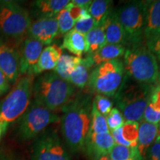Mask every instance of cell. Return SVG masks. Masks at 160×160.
<instances>
[{"instance_id":"cell-1","label":"cell","mask_w":160,"mask_h":160,"mask_svg":"<svg viewBox=\"0 0 160 160\" xmlns=\"http://www.w3.org/2000/svg\"><path fill=\"white\" fill-rule=\"evenodd\" d=\"M92 103L91 94H77L62 111L60 118L62 134L73 153L84 150L91 127Z\"/></svg>"},{"instance_id":"cell-2","label":"cell","mask_w":160,"mask_h":160,"mask_svg":"<svg viewBox=\"0 0 160 160\" xmlns=\"http://www.w3.org/2000/svg\"><path fill=\"white\" fill-rule=\"evenodd\" d=\"M76 95L74 86L54 71L43 73L33 82V101L55 113L62 111Z\"/></svg>"},{"instance_id":"cell-3","label":"cell","mask_w":160,"mask_h":160,"mask_svg":"<svg viewBox=\"0 0 160 160\" xmlns=\"http://www.w3.org/2000/svg\"><path fill=\"white\" fill-rule=\"evenodd\" d=\"M128 45L122 61L125 76L137 82L157 85L159 62L148 48L145 40Z\"/></svg>"},{"instance_id":"cell-4","label":"cell","mask_w":160,"mask_h":160,"mask_svg":"<svg viewBox=\"0 0 160 160\" xmlns=\"http://www.w3.org/2000/svg\"><path fill=\"white\" fill-rule=\"evenodd\" d=\"M153 86L137 82L125 76L114 98L117 108L125 122L140 123L143 121L144 112L149 103Z\"/></svg>"},{"instance_id":"cell-5","label":"cell","mask_w":160,"mask_h":160,"mask_svg":"<svg viewBox=\"0 0 160 160\" xmlns=\"http://www.w3.org/2000/svg\"><path fill=\"white\" fill-rule=\"evenodd\" d=\"M34 76L20 77L14 87L0 102V126L4 135L11 123L19 119L31 104Z\"/></svg>"},{"instance_id":"cell-6","label":"cell","mask_w":160,"mask_h":160,"mask_svg":"<svg viewBox=\"0 0 160 160\" xmlns=\"http://www.w3.org/2000/svg\"><path fill=\"white\" fill-rule=\"evenodd\" d=\"M32 22L28 10L13 1H0V33L13 46L20 45L28 37Z\"/></svg>"},{"instance_id":"cell-7","label":"cell","mask_w":160,"mask_h":160,"mask_svg":"<svg viewBox=\"0 0 160 160\" xmlns=\"http://www.w3.org/2000/svg\"><path fill=\"white\" fill-rule=\"evenodd\" d=\"M125 68L119 59L106 62L92 70L87 88L89 93L114 97L125 78Z\"/></svg>"},{"instance_id":"cell-8","label":"cell","mask_w":160,"mask_h":160,"mask_svg":"<svg viewBox=\"0 0 160 160\" xmlns=\"http://www.w3.org/2000/svg\"><path fill=\"white\" fill-rule=\"evenodd\" d=\"M60 121L55 112L33 101L25 113L19 119L17 135L19 140L26 142L39 137L51 124Z\"/></svg>"},{"instance_id":"cell-9","label":"cell","mask_w":160,"mask_h":160,"mask_svg":"<svg viewBox=\"0 0 160 160\" xmlns=\"http://www.w3.org/2000/svg\"><path fill=\"white\" fill-rule=\"evenodd\" d=\"M147 1H133L122 5L116 11L118 19L127 36L128 42L144 41Z\"/></svg>"},{"instance_id":"cell-10","label":"cell","mask_w":160,"mask_h":160,"mask_svg":"<svg viewBox=\"0 0 160 160\" xmlns=\"http://www.w3.org/2000/svg\"><path fill=\"white\" fill-rule=\"evenodd\" d=\"M32 160H71L55 131H45L33 143Z\"/></svg>"},{"instance_id":"cell-11","label":"cell","mask_w":160,"mask_h":160,"mask_svg":"<svg viewBox=\"0 0 160 160\" xmlns=\"http://www.w3.org/2000/svg\"><path fill=\"white\" fill-rule=\"evenodd\" d=\"M0 69L10 84H15L20 78L19 51L2 39H0Z\"/></svg>"},{"instance_id":"cell-12","label":"cell","mask_w":160,"mask_h":160,"mask_svg":"<svg viewBox=\"0 0 160 160\" xmlns=\"http://www.w3.org/2000/svg\"><path fill=\"white\" fill-rule=\"evenodd\" d=\"M19 46L20 74L33 76V68L43 51V45L37 40L27 37Z\"/></svg>"},{"instance_id":"cell-13","label":"cell","mask_w":160,"mask_h":160,"mask_svg":"<svg viewBox=\"0 0 160 160\" xmlns=\"http://www.w3.org/2000/svg\"><path fill=\"white\" fill-rule=\"evenodd\" d=\"M59 34L57 18L39 19L32 22L28 31V37L33 38L43 45H51Z\"/></svg>"},{"instance_id":"cell-14","label":"cell","mask_w":160,"mask_h":160,"mask_svg":"<svg viewBox=\"0 0 160 160\" xmlns=\"http://www.w3.org/2000/svg\"><path fill=\"white\" fill-rule=\"evenodd\" d=\"M115 145L111 133L97 134L89 131L86 138L84 150L90 157L93 158L102 155H108Z\"/></svg>"},{"instance_id":"cell-15","label":"cell","mask_w":160,"mask_h":160,"mask_svg":"<svg viewBox=\"0 0 160 160\" xmlns=\"http://www.w3.org/2000/svg\"><path fill=\"white\" fill-rule=\"evenodd\" d=\"M160 34V0L147 1L144 39L151 41Z\"/></svg>"},{"instance_id":"cell-16","label":"cell","mask_w":160,"mask_h":160,"mask_svg":"<svg viewBox=\"0 0 160 160\" xmlns=\"http://www.w3.org/2000/svg\"><path fill=\"white\" fill-rule=\"evenodd\" d=\"M107 44L128 45L127 36L118 19L116 11H112L102 25Z\"/></svg>"},{"instance_id":"cell-17","label":"cell","mask_w":160,"mask_h":160,"mask_svg":"<svg viewBox=\"0 0 160 160\" xmlns=\"http://www.w3.org/2000/svg\"><path fill=\"white\" fill-rule=\"evenodd\" d=\"M69 2V0H37L33 3L32 13L37 19L56 18Z\"/></svg>"},{"instance_id":"cell-18","label":"cell","mask_w":160,"mask_h":160,"mask_svg":"<svg viewBox=\"0 0 160 160\" xmlns=\"http://www.w3.org/2000/svg\"><path fill=\"white\" fill-rule=\"evenodd\" d=\"M62 48L57 45L47 46L42 51L33 71V75H39L45 71L54 70L59 57L62 54Z\"/></svg>"},{"instance_id":"cell-19","label":"cell","mask_w":160,"mask_h":160,"mask_svg":"<svg viewBox=\"0 0 160 160\" xmlns=\"http://www.w3.org/2000/svg\"><path fill=\"white\" fill-rule=\"evenodd\" d=\"M139 123L135 122H125L119 128L111 131L115 144L127 147H137Z\"/></svg>"},{"instance_id":"cell-20","label":"cell","mask_w":160,"mask_h":160,"mask_svg":"<svg viewBox=\"0 0 160 160\" xmlns=\"http://www.w3.org/2000/svg\"><path fill=\"white\" fill-rule=\"evenodd\" d=\"M159 134V125L148 123L142 121L139 123L138 133L137 149L142 159L145 157L146 152Z\"/></svg>"},{"instance_id":"cell-21","label":"cell","mask_w":160,"mask_h":160,"mask_svg":"<svg viewBox=\"0 0 160 160\" xmlns=\"http://www.w3.org/2000/svg\"><path fill=\"white\" fill-rule=\"evenodd\" d=\"M93 68H94V65L89 55L84 59L82 58L79 63L71 72L68 82L74 86L76 88L84 89L87 87Z\"/></svg>"},{"instance_id":"cell-22","label":"cell","mask_w":160,"mask_h":160,"mask_svg":"<svg viewBox=\"0 0 160 160\" xmlns=\"http://www.w3.org/2000/svg\"><path fill=\"white\" fill-rule=\"evenodd\" d=\"M62 49L67 50L76 57L82 58L84 53H87L85 36L72 29L64 35Z\"/></svg>"},{"instance_id":"cell-23","label":"cell","mask_w":160,"mask_h":160,"mask_svg":"<svg viewBox=\"0 0 160 160\" xmlns=\"http://www.w3.org/2000/svg\"><path fill=\"white\" fill-rule=\"evenodd\" d=\"M125 46L120 45H113V44H106L101 49L93 53L88 54L91 57L93 61L94 67L101 65L106 62L119 59V57H122L125 53Z\"/></svg>"},{"instance_id":"cell-24","label":"cell","mask_w":160,"mask_h":160,"mask_svg":"<svg viewBox=\"0 0 160 160\" xmlns=\"http://www.w3.org/2000/svg\"><path fill=\"white\" fill-rule=\"evenodd\" d=\"M113 1L111 0H94L92 1L88 11L94 20L96 25L101 26L112 12Z\"/></svg>"},{"instance_id":"cell-25","label":"cell","mask_w":160,"mask_h":160,"mask_svg":"<svg viewBox=\"0 0 160 160\" xmlns=\"http://www.w3.org/2000/svg\"><path fill=\"white\" fill-rule=\"evenodd\" d=\"M81 59L82 58L80 57H73L68 53H62L58 60L54 72L60 78L68 82L71 72L79 63Z\"/></svg>"},{"instance_id":"cell-26","label":"cell","mask_w":160,"mask_h":160,"mask_svg":"<svg viewBox=\"0 0 160 160\" xmlns=\"http://www.w3.org/2000/svg\"><path fill=\"white\" fill-rule=\"evenodd\" d=\"M87 53L93 54L107 44L102 25L97 26L85 35Z\"/></svg>"},{"instance_id":"cell-27","label":"cell","mask_w":160,"mask_h":160,"mask_svg":"<svg viewBox=\"0 0 160 160\" xmlns=\"http://www.w3.org/2000/svg\"><path fill=\"white\" fill-rule=\"evenodd\" d=\"M108 157L111 160H131L142 159L137 147H127L115 144L110 151Z\"/></svg>"},{"instance_id":"cell-28","label":"cell","mask_w":160,"mask_h":160,"mask_svg":"<svg viewBox=\"0 0 160 160\" xmlns=\"http://www.w3.org/2000/svg\"><path fill=\"white\" fill-rule=\"evenodd\" d=\"M97 134H105L111 133L108 126L106 117H104L97 111L94 103H92L91 122L90 131Z\"/></svg>"},{"instance_id":"cell-29","label":"cell","mask_w":160,"mask_h":160,"mask_svg":"<svg viewBox=\"0 0 160 160\" xmlns=\"http://www.w3.org/2000/svg\"><path fill=\"white\" fill-rule=\"evenodd\" d=\"M56 18H57L58 25H59V34L65 35L68 32L73 29L76 21L65 8L58 13Z\"/></svg>"},{"instance_id":"cell-30","label":"cell","mask_w":160,"mask_h":160,"mask_svg":"<svg viewBox=\"0 0 160 160\" xmlns=\"http://www.w3.org/2000/svg\"><path fill=\"white\" fill-rule=\"evenodd\" d=\"M106 121L110 132L122 127L125 122L122 113L117 108H113L109 114L106 117Z\"/></svg>"},{"instance_id":"cell-31","label":"cell","mask_w":160,"mask_h":160,"mask_svg":"<svg viewBox=\"0 0 160 160\" xmlns=\"http://www.w3.org/2000/svg\"><path fill=\"white\" fill-rule=\"evenodd\" d=\"M93 102L97 111L104 117H107L113 109V102L108 97L102 95H95Z\"/></svg>"},{"instance_id":"cell-32","label":"cell","mask_w":160,"mask_h":160,"mask_svg":"<svg viewBox=\"0 0 160 160\" xmlns=\"http://www.w3.org/2000/svg\"><path fill=\"white\" fill-rule=\"evenodd\" d=\"M95 27H97V25H96L94 20L93 19L91 15H88L85 17L80 18L75 23L73 29L85 36Z\"/></svg>"},{"instance_id":"cell-33","label":"cell","mask_w":160,"mask_h":160,"mask_svg":"<svg viewBox=\"0 0 160 160\" xmlns=\"http://www.w3.org/2000/svg\"><path fill=\"white\" fill-rule=\"evenodd\" d=\"M142 160H160V132L154 142L146 152Z\"/></svg>"},{"instance_id":"cell-34","label":"cell","mask_w":160,"mask_h":160,"mask_svg":"<svg viewBox=\"0 0 160 160\" xmlns=\"http://www.w3.org/2000/svg\"><path fill=\"white\" fill-rule=\"evenodd\" d=\"M143 121L148 123L159 125L160 123V111H156L151 105H148L143 114Z\"/></svg>"},{"instance_id":"cell-35","label":"cell","mask_w":160,"mask_h":160,"mask_svg":"<svg viewBox=\"0 0 160 160\" xmlns=\"http://www.w3.org/2000/svg\"><path fill=\"white\" fill-rule=\"evenodd\" d=\"M148 104L156 111H160V88L157 85L151 90Z\"/></svg>"},{"instance_id":"cell-36","label":"cell","mask_w":160,"mask_h":160,"mask_svg":"<svg viewBox=\"0 0 160 160\" xmlns=\"http://www.w3.org/2000/svg\"><path fill=\"white\" fill-rule=\"evenodd\" d=\"M149 51L154 55L157 61L160 62V34L153 38L151 41L145 42Z\"/></svg>"},{"instance_id":"cell-37","label":"cell","mask_w":160,"mask_h":160,"mask_svg":"<svg viewBox=\"0 0 160 160\" xmlns=\"http://www.w3.org/2000/svg\"><path fill=\"white\" fill-rule=\"evenodd\" d=\"M11 89V84L0 69V97L5 94Z\"/></svg>"},{"instance_id":"cell-38","label":"cell","mask_w":160,"mask_h":160,"mask_svg":"<svg viewBox=\"0 0 160 160\" xmlns=\"http://www.w3.org/2000/svg\"><path fill=\"white\" fill-rule=\"evenodd\" d=\"M71 2L73 5L86 10H88L92 2L91 0H72Z\"/></svg>"},{"instance_id":"cell-39","label":"cell","mask_w":160,"mask_h":160,"mask_svg":"<svg viewBox=\"0 0 160 160\" xmlns=\"http://www.w3.org/2000/svg\"><path fill=\"white\" fill-rule=\"evenodd\" d=\"M93 160H111L108 157V155H102L99 157L93 158Z\"/></svg>"},{"instance_id":"cell-40","label":"cell","mask_w":160,"mask_h":160,"mask_svg":"<svg viewBox=\"0 0 160 160\" xmlns=\"http://www.w3.org/2000/svg\"><path fill=\"white\" fill-rule=\"evenodd\" d=\"M157 85L158 86V87L160 88V65H159V75H158Z\"/></svg>"},{"instance_id":"cell-41","label":"cell","mask_w":160,"mask_h":160,"mask_svg":"<svg viewBox=\"0 0 160 160\" xmlns=\"http://www.w3.org/2000/svg\"><path fill=\"white\" fill-rule=\"evenodd\" d=\"M0 160H11V159H10L9 158L6 157V156L1 155L0 156Z\"/></svg>"},{"instance_id":"cell-42","label":"cell","mask_w":160,"mask_h":160,"mask_svg":"<svg viewBox=\"0 0 160 160\" xmlns=\"http://www.w3.org/2000/svg\"><path fill=\"white\" fill-rule=\"evenodd\" d=\"M3 134H2V128H1V126H0V139H1V137H2V136Z\"/></svg>"},{"instance_id":"cell-43","label":"cell","mask_w":160,"mask_h":160,"mask_svg":"<svg viewBox=\"0 0 160 160\" xmlns=\"http://www.w3.org/2000/svg\"><path fill=\"white\" fill-rule=\"evenodd\" d=\"M131 160H142V159H131Z\"/></svg>"},{"instance_id":"cell-44","label":"cell","mask_w":160,"mask_h":160,"mask_svg":"<svg viewBox=\"0 0 160 160\" xmlns=\"http://www.w3.org/2000/svg\"><path fill=\"white\" fill-rule=\"evenodd\" d=\"M159 132H160V128H159Z\"/></svg>"},{"instance_id":"cell-45","label":"cell","mask_w":160,"mask_h":160,"mask_svg":"<svg viewBox=\"0 0 160 160\" xmlns=\"http://www.w3.org/2000/svg\"><path fill=\"white\" fill-rule=\"evenodd\" d=\"M159 128H160V123H159Z\"/></svg>"}]
</instances>
